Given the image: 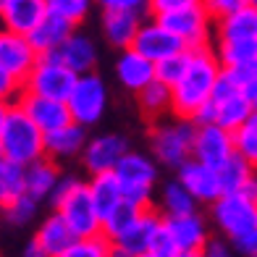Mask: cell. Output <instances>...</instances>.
Returning a JSON list of instances; mask_svg holds the SVG:
<instances>
[{"label": "cell", "mask_w": 257, "mask_h": 257, "mask_svg": "<svg viewBox=\"0 0 257 257\" xmlns=\"http://www.w3.org/2000/svg\"><path fill=\"white\" fill-rule=\"evenodd\" d=\"M220 74H223V66H220L215 50L210 45L207 48H194L184 76L171 87L173 115L194 121L197 113L202 110V105L213 97V89L218 84Z\"/></svg>", "instance_id": "obj_1"}, {"label": "cell", "mask_w": 257, "mask_h": 257, "mask_svg": "<svg viewBox=\"0 0 257 257\" xmlns=\"http://www.w3.org/2000/svg\"><path fill=\"white\" fill-rule=\"evenodd\" d=\"M50 200L76 236H95V233H102V218L95 207V200H92V194H89L87 181H81L76 176H61Z\"/></svg>", "instance_id": "obj_2"}, {"label": "cell", "mask_w": 257, "mask_h": 257, "mask_svg": "<svg viewBox=\"0 0 257 257\" xmlns=\"http://www.w3.org/2000/svg\"><path fill=\"white\" fill-rule=\"evenodd\" d=\"M0 153L8 160H16L21 166L45 158V132L29 118V113L19 102L11 105L6 132L0 139Z\"/></svg>", "instance_id": "obj_3"}, {"label": "cell", "mask_w": 257, "mask_h": 257, "mask_svg": "<svg viewBox=\"0 0 257 257\" xmlns=\"http://www.w3.org/2000/svg\"><path fill=\"white\" fill-rule=\"evenodd\" d=\"M252 110H254V105H252L247 92L233 84L226 74H220L218 84L213 89V97L202 105V110L197 113L194 123H218V126L233 132V128H239L249 118Z\"/></svg>", "instance_id": "obj_4"}, {"label": "cell", "mask_w": 257, "mask_h": 257, "mask_svg": "<svg viewBox=\"0 0 257 257\" xmlns=\"http://www.w3.org/2000/svg\"><path fill=\"white\" fill-rule=\"evenodd\" d=\"M194 132L197 123L189 118H179V115L155 121L153 132H150V147H153L158 166L176 171L181 163L189 160L194 147Z\"/></svg>", "instance_id": "obj_5"}, {"label": "cell", "mask_w": 257, "mask_h": 257, "mask_svg": "<svg viewBox=\"0 0 257 257\" xmlns=\"http://www.w3.org/2000/svg\"><path fill=\"white\" fill-rule=\"evenodd\" d=\"M113 173L121 181L123 200L134 202L139 207H153L155 184H158V160L155 158H147L142 153L128 150Z\"/></svg>", "instance_id": "obj_6"}, {"label": "cell", "mask_w": 257, "mask_h": 257, "mask_svg": "<svg viewBox=\"0 0 257 257\" xmlns=\"http://www.w3.org/2000/svg\"><path fill=\"white\" fill-rule=\"evenodd\" d=\"M76 71H71L58 53H45L37 58V63L24 79V92L42 97H55V100H68L71 89L76 84Z\"/></svg>", "instance_id": "obj_7"}, {"label": "cell", "mask_w": 257, "mask_h": 257, "mask_svg": "<svg viewBox=\"0 0 257 257\" xmlns=\"http://www.w3.org/2000/svg\"><path fill=\"white\" fill-rule=\"evenodd\" d=\"M108 87L100 74L87 71L76 76V84L68 95V110H71V118L81 126H95L102 121L105 108H108Z\"/></svg>", "instance_id": "obj_8"}, {"label": "cell", "mask_w": 257, "mask_h": 257, "mask_svg": "<svg viewBox=\"0 0 257 257\" xmlns=\"http://www.w3.org/2000/svg\"><path fill=\"white\" fill-rule=\"evenodd\" d=\"M213 207V220L220 233L233 241L257 228V202L247 200L241 192H226L210 205Z\"/></svg>", "instance_id": "obj_9"}, {"label": "cell", "mask_w": 257, "mask_h": 257, "mask_svg": "<svg viewBox=\"0 0 257 257\" xmlns=\"http://www.w3.org/2000/svg\"><path fill=\"white\" fill-rule=\"evenodd\" d=\"M160 24H166L176 37L189 50L194 48H207L210 37H213V16L205 11V6H189V8H176V11H166V14L155 16Z\"/></svg>", "instance_id": "obj_10"}, {"label": "cell", "mask_w": 257, "mask_h": 257, "mask_svg": "<svg viewBox=\"0 0 257 257\" xmlns=\"http://www.w3.org/2000/svg\"><path fill=\"white\" fill-rule=\"evenodd\" d=\"M233 153H236V147H233L231 128H223L218 123H197L192 158L202 160L213 168H220Z\"/></svg>", "instance_id": "obj_11"}, {"label": "cell", "mask_w": 257, "mask_h": 257, "mask_svg": "<svg viewBox=\"0 0 257 257\" xmlns=\"http://www.w3.org/2000/svg\"><path fill=\"white\" fill-rule=\"evenodd\" d=\"M128 139L123 134H97L87 139L84 150H81V163L89 173H105V171H115V166L123 160L128 153Z\"/></svg>", "instance_id": "obj_12"}, {"label": "cell", "mask_w": 257, "mask_h": 257, "mask_svg": "<svg viewBox=\"0 0 257 257\" xmlns=\"http://www.w3.org/2000/svg\"><path fill=\"white\" fill-rule=\"evenodd\" d=\"M37 58L40 53L34 50V45L29 42L27 34L0 27V66L8 74H14L19 81H24L34 68V63H37Z\"/></svg>", "instance_id": "obj_13"}, {"label": "cell", "mask_w": 257, "mask_h": 257, "mask_svg": "<svg viewBox=\"0 0 257 257\" xmlns=\"http://www.w3.org/2000/svg\"><path fill=\"white\" fill-rule=\"evenodd\" d=\"M176 179L192 192V197L197 202H205V205H213L220 194H223V186H220V176H218V168L207 166V163L189 158L186 163L176 168Z\"/></svg>", "instance_id": "obj_14"}, {"label": "cell", "mask_w": 257, "mask_h": 257, "mask_svg": "<svg viewBox=\"0 0 257 257\" xmlns=\"http://www.w3.org/2000/svg\"><path fill=\"white\" fill-rule=\"evenodd\" d=\"M132 48H137L153 63H158V61H163V58L186 50V45L181 42V37H176L166 24H160V21L153 16L150 21H142V27H139V32H137V40H134Z\"/></svg>", "instance_id": "obj_15"}, {"label": "cell", "mask_w": 257, "mask_h": 257, "mask_svg": "<svg viewBox=\"0 0 257 257\" xmlns=\"http://www.w3.org/2000/svg\"><path fill=\"white\" fill-rule=\"evenodd\" d=\"M16 102L29 113V118L37 123L45 134L55 132V128H61V126L74 121L66 100H55V97H42V95H32V92H21V97Z\"/></svg>", "instance_id": "obj_16"}, {"label": "cell", "mask_w": 257, "mask_h": 257, "mask_svg": "<svg viewBox=\"0 0 257 257\" xmlns=\"http://www.w3.org/2000/svg\"><path fill=\"white\" fill-rule=\"evenodd\" d=\"M115 79L128 92H137L155 81V63L147 55H142L137 48H126L115 58Z\"/></svg>", "instance_id": "obj_17"}, {"label": "cell", "mask_w": 257, "mask_h": 257, "mask_svg": "<svg viewBox=\"0 0 257 257\" xmlns=\"http://www.w3.org/2000/svg\"><path fill=\"white\" fill-rule=\"evenodd\" d=\"M163 223V213H158V210L153 207H145L142 213L137 215V220L132 226H128L123 233H118V236L113 239V247L115 249H123L128 254H142L150 249V241H153V233L158 231V226Z\"/></svg>", "instance_id": "obj_18"}, {"label": "cell", "mask_w": 257, "mask_h": 257, "mask_svg": "<svg viewBox=\"0 0 257 257\" xmlns=\"http://www.w3.org/2000/svg\"><path fill=\"white\" fill-rule=\"evenodd\" d=\"M142 21H145V16L132 14V11H102V21H100L102 24V37L110 48L126 50V48L134 45Z\"/></svg>", "instance_id": "obj_19"}, {"label": "cell", "mask_w": 257, "mask_h": 257, "mask_svg": "<svg viewBox=\"0 0 257 257\" xmlns=\"http://www.w3.org/2000/svg\"><path fill=\"white\" fill-rule=\"evenodd\" d=\"M55 53L76 74L95 71V66H97V45H95V40H92L89 34L79 32V29H74L71 34H68V40Z\"/></svg>", "instance_id": "obj_20"}, {"label": "cell", "mask_w": 257, "mask_h": 257, "mask_svg": "<svg viewBox=\"0 0 257 257\" xmlns=\"http://www.w3.org/2000/svg\"><path fill=\"white\" fill-rule=\"evenodd\" d=\"M84 145H87V126L76 121L45 134V155L53 160H71L81 155Z\"/></svg>", "instance_id": "obj_21"}, {"label": "cell", "mask_w": 257, "mask_h": 257, "mask_svg": "<svg viewBox=\"0 0 257 257\" xmlns=\"http://www.w3.org/2000/svg\"><path fill=\"white\" fill-rule=\"evenodd\" d=\"M45 14H48L45 0H8L0 8V27L29 34L45 19Z\"/></svg>", "instance_id": "obj_22"}, {"label": "cell", "mask_w": 257, "mask_h": 257, "mask_svg": "<svg viewBox=\"0 0 257 257\" xmlns=\"http://www.w3.org/2000/svg\"><path fill=\"white\" fill-rule=\"evenodd\" d=\"M74 29H76V24H71L68 19L58 16V14H50V11H48L45 19L27 34V37L34 45V50H37L40 55H45V53H55L68 40V34H71Z\"/></svg>", "instance_id": "obj_23"}, {"label": "cell", "mask_w": 257, "mask_h": 257, "mask_svg": "<svg viewBox=\"0 0 257 257\" xmlns=\"http://www.w3.org/2000/svg\"><path fill=\"white\" fill-rule=\"evenodd\" d=\"M168 231L173 233L179 249H202L205 241L210 239L207 223L200 213H186V215H173V218H163Z\"/></svg>", "instance_id": "obj_24"}, {"label": "cell", "mask_w": 257, "mask_h": 257, "mask_svg": "<svg viewBox=\"0 0 257 257\" xmlns=\"http://www.w3.org/2000/svg\"><path fill=\"white\" fill-rule=\"evenodd\" d=\"M61 168H58V160L53 158H40L27 166V194H32L34 200H50L58 181H61Z\"/></svg>", "instance_id": "obj_25"}, {"label": "cell", "mask_w": 257, "mask_h": 257, "mask_svg": "<svg viewBox=\"0 0 257 257\" xmlns=\"http://www.w3.org/2000/svg\"><path fill=\"white\" fill-rule=\"evenodd\" d=\"M89 184V194L95 200V207L100 218L110 215L115 207L123 202V189H121V181L113 171H105V173H92V179L87 181Z\"/></svg>", "instance_id": "obj_26"}, {"label": "cell", "mask_w": 257, "mask_h": 257, "mask_svg": "<svg viewBox=\"0 0 257 257\" xmlns=\"http://www.w3.org/2000/svg\"><path fill=\"white\" fill-rule=\"evenodd\" d=\"M34 239L42 244V249L48 252L50 257H55V254H61L68 244L76 239V233H74L71 226L63 220V215L55 210V213H50V215L40 223L37 233H34Z\"/></svg>", "instance_id": "obj_27"}, {"label": "cell", "mask_w": 257, "mask_h": 257, "mask_svg": "<svg viewBox=\"0 0 257 257\" xmlns=\"http://www.w3.org/2000/svg\"><path fill=\"white\" fill-rule=\"evenodd\" d=\"M218 40H239V37H257V8L249 3L233 14L215 21Z\"/></svg>", "instance_id": "obj_28"}, {"label": "cell", "mask_w": 257, "mask_h": 257, "mask_svg": "<svg viewBox=\"0 0 257 257\" xmlns=\"http://www.w3.org/2000/svg\"><path fill=\"white\" fill-rule=\"evenodd\" d=\"M137 102H139V110L142 115L153 121L166 118L168 113H173V95H171V87L163 84V81H150L147 87H142L137 92Z\"/></svg>", "instance_id": "obj_29"}, {"label": "cell", "mask_w": 257, "mask_h": 257, "mask_svg": "<svg viewBox=\"0 0 257 257\" xmlns=\"http://www.w3.org/2000/svg\"><path fill=\"white\" fill-rule=\"evenodd\" d=\"M197 205H200V202L194 200L192 192L186 189L179 179L168 181L166 186H163V192H160V213H163V218L197 213Z\"/></svg>", "instance_id": "obj_30"}, {"label": "cell", "mask_w": 257, "mask_h": 257, "mask_svg": "<svg viewBox=\"0 0 257 257\" xmlns=\"http://www.w3.org/2000/svg\"><path fill=\"white\" fill-rule=\"evenodd\" d=\"M215 55L223 68L241 66L257 58V37H239V40H218Z\"/></svg>", "instance_id": "obj_31"}, {"label": "cell", "mask_w": 257, "mask_h": 257, "mask_svg": "<svg viewBox=\"0 0 257 257\" xmlns=\"http://www.w3.org/2000/svg\"><path fill=\"white\" fill-rule=\"evenodd\" d=\"M257 171L254 163H249L244 155L233 153L223 166L218 168V176H220V186H223V194L226 192H239L244 184H247V179L252 176V173Z\"/></svg>", "instance_id": "obj_32"}, {"label": "cell", "mask_w": 257, "mask_h": 257, "mask_svg": "<svg viewBox=\"0 0 257 257\" xmlns=\"http://www.w3.org/2000/svg\"><path fill=\"white\" fill-rule=\"evenodd\" d=\"M110 254H113V241L105 233H95V236H76L55 257H110Z\"/></svg>", "instance_id": "obj_33"}, {"label": "cell", "mask_w": 257, "mask_h": 257, "mask_svg": "<svg viewBox=\"0 0 257 257\" xmlns=\"http://www.w3.org/2000/svg\"><path fill=\"white\" fill-rule=\"evenodd\" d=\"M142 210H145V207H139V205H134V202L123 200L110 215H105V218H102V233L113 241L115 236H118V233H123L128 226L134 223L137 215L142 213Z\"/></svg>", "instance_id": "obj_34"}, {"label": "cell", "mask_w": 257, "mask_h": 257, "mask_svg": "<svg viewBox=\"0 0 257 257\" xmlns=\"http://www.w3.org/2000/svg\"><path fill=\"white\" fill-rule=\"evenodd\" d=\"M233 147L239 155L257 166V110H252V115L239 128H233Z\"/></svg>", "instance_id": "obj_35"}, {"label": "cell", "mask_w": 257, "mask_h": 257, "mask_svg": "<svg viewBox=\"0 0 257 257\" xmlns=\"http://www.w3.org/2000/svg\"><path fill=\"white\" fill-rule=\"evenodd\" d=\"M189 58H192V50L186 48L176 55H168V58H163V61H158L155 63V79L163 81V84H168V87H173L184 76L186 66H189Z\"/></svg>", "instance_id": "obj_36"}, {"label": "cell", "mask_w": 257, "mask_h": 257, "mask_svg": "<svg viewBox=\"0 0 257 257\" xmlns=\"http://www.w3.org/2000/svg\"><path fill=\"white\" fill-rule=\"evenodd\" d=\"M37 207H40V200H34L32 194H19V197H11V200L6 202L3 207V215L11 220V223L16 226H27L34 220V215H37Z\"/></svg>", "instance_id": "obj_37"}, {"label": "cell", "mask_w": 257, "mask_h": 257, "mask_svg": "<svg viewBox=\"0 0 257 257\" xmlns=\"http://www.w3.org/2000/svg\"><path fill=\"white\" fill-rule=\"evenodd\" d=\"M0 179H3L8 200L27 192V166H21L16 160H8V158L0 160Z\"/></svg>", "instance_id": "obj_38"}, {"label": "cell", "mask_w": 257, "mask_h": 257, "mask_svg": "<svg viewBox=\"0 0 257 257\" xmlns=\"http://www.w3.org/2000/svg\"><path fill=\"white\" fill-rule=\"evenodd\" d=\"M48 3V11L50 14H58V16H63L68 19L71 24H81L87 16H89V11L92 6L97 3V0H45Z\"/></svg>", "instance_id": "obj_39"}, {"label": "cell", "mask_w": 257, "mask_h": 257, "mask_svg": "<svg viewBox=\"0 0 257 257\" xmlns=\"http://www.w3.org/2000/svg\"><path fill=\"white\" fill-rule=\"evenodd\" d=\"M147 252H153L155 257H176L181 252L176 239H173V233L166 226V220H163V223L158 226V231L153 233V241H150V249Z\"/></svg>", "instance_id": "obj_40"}, {"label": "cell", "mask_w": 257, "mask_h": 257, "mask_svg": "<svg viewBox=\"0 0 257 257\" xmlns=\"http://www.w3.org/2000/svg\"><path fill=\"white\" fill-rule=\"evenodd\" d=\"M223 74L233 81L236 87L241 89H247L252 87L254 81H257V58L254 61H247V63H241V66H231V68H223Z\"/></svg>", "instance_id": "obj_41"}, {"label": "cell", "mask_w": 257, "mask_h": 257, "mask_svg": "<svg viewBox=\"0 0 257 257\" xmlns=\"http://www.w3.org/2000/svg\"><path fill=\"white\" fill-rule=\"evenodd\" d=\"M21 92H24V81H19L14 74H8L3 66H0V102H11L14 105Z\"/></svg>", "instance_id": "obj_42"}, {"label": "cell", "mask_w": 257, "mask_h": 257, "mask_svg": "<svg viewBox=\"0 0 257 257\" xmlns=\"http://www.w3.org/2000/svg\"><path fill=\"white\" fill-rule=\"evenodd\" d=\"M202 6H205L207 14L213 16V21H218V19L233 14V11L249 6V0H202Z\"/></svg>", "instance_id": "obj_43"}, {"label": "cell", "mask_w": 257, "mask_h": 257, "mask_svg": "<svg viewBox=\"0 0 257 257\" xmlns=\"http://www.w3.org/2000/svg\"><path fill=\"white\" fill-rule=\"evenodd\" d=\"M102 11H132V14H150V0H97Z\"/></svg>", "instance_id": "obj_44"}, {"label": "cell", "mask_w": 257, "mask_h": 257, "mask_svg": "<svg viewBox=\"0 0 257 257\" xmlns=\"http://www.w3.org/2000/svg\"><path fill=\"white\" fill-rule=\"evenodd\" d=\"M233 252H236V247H233L228 239H213V236H210L205 241V247H202L205 257H236Z\"/></svg>", "instance_id": "obj_45"}, {"label": "cell", "mask_w": 257, "mask_h": 257, "mask_svg": "<svg viewBox=\"0 0 257 257\" xmlns=\"http://www.w3.org/2000/svg\"><path fill=\"white\" fill-rule=\"evenodd\" d=\"M202 0H150V14H166V11H176V8H189V6H200Z\"/></svg>", "instance_id": "obj_46"}, {"label": "cell", "mask_w": 257, "mask_h": 257, "mask_svg": "<svg viewBox=\"0 0 257 257\" xmlns=\"http://www.w3.org/2000/svg\"><path fill=\"white\" fill-rule=\"evenodd\" d=\"M231 244L236 247V252H239V254L257 257V228H254V231H249V233H244V236H239V239H233Z\"/></svg>", "instance_id": "obj_47"}, {"label": "cell", "mask_w": 257, "mask_h": 257, "mask_svg": "<svg viewBox=\"0 0 257 257\" xmlns=\"http://www.w3.org/2000/svg\"><path fill=\"white\" fill-rule=\"evenodd\" d=\"M244 197H247V200H252V202H257V171L252 173V176L247 179V184H244L241 186V189H239Z\"/></svg>", "instance_id": "obj_48"}, {"label": "cell", "mask_w": 257, "mask_h": 257, "mask_svg": "<svg viewBox=\"0 0 257 257\" xmlns=\"http://www.w3.org/2000/svg\"><path fill=\"white\" fill-rule=\"evenodd\" d=\"M21 257H50V254L42 249V244H40L37 239H32L27 247H24V254H21Z\"/></svg>", "instance_id": "obj_49"}, {"label": "cell", "mask_w": 257, "mask_h": 257, "mask_svg": "<svg viewBox=\"0 0 257 257\" xmlns=\"http://www.w3.org/2000/svg\"><path fill=\"white\" fill-rule=\"evenodd\" d=\"M8 113H11V102H0V139H3V132H6Z\"/></svg>", "instance_id": "obj_50"}, {"label": "cell", "mask_w": 257, "mask_h": 257, "mask_svg": "<svg viewBox=\"0 0 257 257\" xmlns=\"http://www.w3.org/2000/svg\"><path fill=\"white\" fill-rule=\"evenodd\" d=\"M0 160H3V153H0ZM8 202V194H6V186H3V179H0V213H3V207Z\"/></svg>", "instance_id": "obj_51"}, {"label": "cell", "mask_w": 257, "mask_h": 257, "mask_svg": "<svg viewBox=\"0 0 257 257\" xmlns=\"http://www.w3.org/2000/svg\"><path fill=\"white\" fill-rule=\"evenodd\" d=\"M244 92H247V95H249V100H252V105H254V110H257V81H254L252 87H247Z\"/></svg>", "instance_id": "obj_52"}, {"label": "cell", "mask_w": 257, "mask_h": 257, "mask_svg": "<svg viewBox=\"0 0 257 257\" xmlns=\"http://www.w3.org/2000/svg\"><path fill=\"white\" fill-rule=\"evenodd\" d=\"M176 257H205V254H202V249H181Z\"/></svg>", "instance_id": "obj_53"}, {"label": "cell", "mask_w": 257, "mask_h": 257, "mask_svg": "<svg viewBox=\"0 0 257 257\" xmlns=\"http://www.w3.org/2000/svg\"><path fill=\"white\" fill-rule=\"evenodd\" d=\"M110 257H134V254H128V252H123V249H115L113 247V254Z\"/></svg>", "instance_id": "obj_54"}, {"label": "cell", "mask_w": 257, "mask_h": 257, "mask_svg": "<svg viewBox=\"0 0 257 257\" xmlns=\"http://www.w3.org/2000/svg\"><path fill=\"white\" fill-rule=\"evenodd\" d=\"M137 257H155L153 252H142V254H137Z\"/></svg>", "instance_id": "obj_55"}, {"label": "cell", "mask_w": 257, "mask_h": 257, "mask_svg": "<svg viewBox=\"0 0 257 257\" xmlns=\"http://www.w3.org/2000/svg\"><path fill=\"white\" fill-rule=\"evenodd\" d=\"M6 3H8V0H0V8H3V6H6Z\"/></svg>", "instance_id": "obj_56"}, {"label": "cell", "mask_w": 257, "mask_h": 257, "mask_svg": "<svg viewBox=\"0 0 257 257\" xmlns=\"http://www.w3.org/2000/svg\"><path fill=\"white\" fill-rule=\"evenodd\" d=\"M249 3H252V6H254V8H257V0H249Z\"/></svg>", "instance_id": "obj_57"}]
</instances>
